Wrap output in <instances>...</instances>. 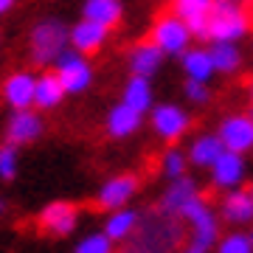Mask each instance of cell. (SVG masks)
Listing matches in <instances>:
<instances>
[{"label":"cell","mask_w":253,"mask_h":253,"mask_svg":"<svg viewBox=\"0 0 253 253\" xmlns=\"http://www.w3.org/2000/svg\"><path fill=\"white\" fill-rule=\"evenodd\" d=\"M186 242V225L180 217L155 208L141 217L135 234L121 242L118 253H177Z\"/></svg>","instance_id":"obj_1"},{"label":"cell","mask_w":253,"mask_h":253,"mask_svg":"<svg viewBox=\"0 0 253 253\" xmlns=\"http://www.w3.org/2000/svg\"><path fill=\"white\" fill-rule=\"evenodd\" d=\"M71 48V26L62 23L56 14H45L31 23L26 37V54L28 62L37 71L54 68V62Z\"/></svg>","instance_id":"obj_2"},{"label":"cell","mask_w":253,"mask_h":253,"mask_svg":"<svg viewBox=\"0 0 253 253\" xmlns=\"http://www.w3.org/2000/svg\"><path fill=\"white\" fill-rule=\"evenodd\" d=\"M180 219L186 225V253H211L222 234V219L217 214V206H211L203 194L194 197L189 206L180 211Z\"/></svg>","instance_id":"obj_3"},{"label":"cell","mask_w":253,"mask_h":253,"mask_svg":"<svg viewBox=\"0 0 253 253\" xmlns=\"http://www.w3.org/2000/svg\"><path fill=\"white\" fill-rule=\"evenodd\" d=\"M253 31V14L245 0H214L206 42H242Z\"/></svg>","instance_id":"obj_4"},{"label":"cell","mask_w":253,"mask_h":253,"mask_svg":"<svg viewBox=\"0 0 253 253\" xmlns=\"http://www.w3.org/2000/svg\"><path fill=\"white\" fill-rule=\"evenodd\" d=\"M146 116H149L152 135L163 144H180L191 132V124H194L189 107L177 104V101H155V107Z\"/></svg>","instance_id":"obj_5"},{"label":"cell","mask_w":253,"mask_h":253,"mask_svg":"<svg viewBox=\"0 0 253 253\" xmlns=\"http://www.w3.org/2000/svg\"><path fill=\"white\" fill-rule=\"evenodd\" d=\"M149 40H152L169 59H180V56L194 45L191 28L186 26L183 17H177L172 9L161 11V14L152 20V26H149Z\"/></svg>","instance_id":"obj_6"},{"label":"cell","mask_w":253,"mask_h":253,"mask_svg":"<svg viewBox=\"0 0 253 253\" xmlns=\"http://www.w3.org/2000/svg\"><path fill=\"white\" fill-rule=\"evenodd\" d=\"M54 73L59 76V82H62V87H65L68 96H82V93H87L93 87V82H96V68H93L90 56L79 54V51H73V48H68V51L54 62Z\"/></svg>","instance_id":"obj_7"},{"label":"cell","mask_w":253,"mask_h":253,"mask_svg":"<svg viewBox=\"0 0 253 253\" xmlns=\"http://www.w3.org/2000/svg\"><path fill=\"white\" fill-rule=\"evenodd\" d=\"M138 191H141V177L135 172H118L101 180V186L93 194V203L99 211H113V208L132 206Z\"/></svg>","instance_id":"obj_8"},{"label":"cell","mask_w":253,"mask_h":253,"mask_svg":"<svg viewBox=\"0 0 253 253\" xmlns=\"http://www.w3.org/2000/svg\"><path fill=\"white\" fill-rule=\"evenodd\" d=\"M82 222V211L76 203L71 200H51L40 208L37 214V225L40 231L48 236H56V239H65V236L76 234V228Z\"/></svg>","instance_id":"obj_9"},{"label":"cell","mask_w":253,"mask_h":253,"mask_svg":"<svg viewBox=\"0 0 253 253\" xmlns=\"http://www.w3.org/2000/svg\"><path fill=\"white\" fill-rule=\"evenodd\" d=\"M208 183H211L214 191H228L245 186L248 183V155L222 149V155L208 166Z\"/></svg>","instance_id":"obj_10"},{"label":"cell","mask_w":253,"mask_h":253,"mask_svg":"<svg viewBox=\"0 0 253 253\" xmlns=\"http://www.w3.org/2000/svg\"><path fill=\"white\" fill-rule=\"evenodd\" d=\"M217 135L225 149L239 155L253 152V113H228L219 118Z\"/></svg>","instance_id":"obj_11"},{"label":"cell","mask_w":253,"mask_h":253,"mask_svg":"<svg viewBox=\"0 0 253 253\" xmlns=\"http://www.w3.org/2000/svg\"><path fill=\"white\" fill-rule=\"evenodd\" d=\"M45 135V118L37 107L26 110H11L9 121H6V141L14 146H31Z\"/></svg>","instance_id":"obj_12"},{"label":"cell","mask_w":253,"mask_h":253,"mask_svg":"<svg viewBox=\"0 0 253 253\" xmlns=\"http://www.w3.org/2000/svg\"><path fill=\"white\" fill-rule=\"evenodd\" d=\"M217 214L228 228H251L253 225V197L248 186L219 191Z\"/></svg>","instance_id":"obj_13"},{"label":"cell","mask_w":253,"mask_h":253,"mask_svg":"<svg viewBox=\"0 0 253 253\" xmlns=\"http://www.w3.org/2000/svg\"><path fill=\"white\" fill-rule=\"evenodd\" d=\"M34 90H37V73L28 68L6 73V79L0 82V96L9 110H26L34 107Z\"/></svg>","instance_id":"obj_14"},{"label":"cell","mask_w":253,"mask_h":253,"mask_svg":"<svg viewBox=\"0 0 253 253\" xmlns=\"http://www.w3.org/2000/svg\"><path fill=\"white\" fill-rule=\"evenodd\" d=\"M166 59H169V56L146 37V40H141L135 45H129V51H126V71L132 73V76L155 79V76L163 71V62H166Z\"/></svg>","instance_id":"obj_15"},{"label":"cell","mask_w":253,"mask_h":253,"mask_svg":"<svg viewBox=\"0 0 253 253\" xmlns=\"http://www.w3.org/2000/svg\"><path fill=\"white\" fill-rule=\"evenodd\" d=\"M144 113H138V110H132L129 104H124V101L118 99L113 107L104 113V132H107V138H113V141H126V138H132L141 132V126H144Z\"/></svg>","instance_id":"obj_16"},{"label":"cell","mask_w":253,"mask_h":253,"mask_svg":"<svg viewBox=\"0 0 253 253\" xmlns=\"http://www.w3.org/2000/svg\"><path fill=\"white\" fill-rule=\"evenodd\" d=\"M110 34H113V28L101 26V23H93L87 17H79L71 26V48L79 51V54L93 56V54H99V51L107 48Z\"/></svg>","instance_id":"obj_17"},{"label":"cell","mask_w":253,"mask_h":253,"mask_svg":"<svg viewBox=\"0 0 253 253\" xmlns=\"http://www.w3.org/2000/svg\"><path fill=\"white\" fill-rule=\"evenodd\" d=\"M203 189H200V183L191 177V174H183L177 180H166V189L161 191V200H158V208L166 211V214H174V217H180V211L189 206L194 197H200Z\"/></svg>","instance_id":"obj_18"},{"label":"cell","mask_w":253,"mask_h":253,"mask_svg":"<svg viewBox=\"0 0 253 253\" xmlns=\"http://www.w3.org/2000/svg\"><path fill=\"white\" fill-rule=\"evenodd\" d=\"M68 99V93H65L62 82L59 76L54 73V68H42V71H37V90H34V107L40 113H54L59 110Z\"/></svg>","instance_id":"obj_19"},{"label":"cell","mask_w":253,"mask_h":253,"mask_svg":"<svg viewBox=\"0 0 253 253\" xmlns=\"http://www.w3.org/2000/svg\"><path fill=\"white\" fill-rule=\"evenodd\" d=\"M141 217H144V214H141L138 208H132V206L113 208V211H104V225H101V231H104L116 245H121L135 234Z\"/></svg>","instance_id":"obj_20"},{"label":"cell","mask_w":253,"mask_h":253,"mask_svg":"<svg viewBox=\"0 0 253 253\" xmlns=\"http://www.w3.org/2000/svg\"><path fill=\"white\" fill-rule=\"evenodd\" d=\"M214 0H172V11L186 20L194 40H206L208 31V14H211Z\"/></svg>","instance_id":"obj_21"},{"label":"cell","mask_w":253,"mask_h":253,"mask_svg":"<svg viewBox=\"0 0 253 253\" xmlns=\"http://www.w3.org/2000/svg\"><path fill=\"white\" fill-rule=\"evenodd\" d=\"M222 149L225 146H222L217 132H197L186 146V155H189V163L194 169H206L208 172V166L222 155Z\"/></svg>","instance_id":"obj_22"},{"label":"cell","mask_w":253,"mask_h":253,"mask_svg":"<svg viewBox=\"0 0 253 253\" xmlns=\"http://www.w3.org/2000/svg\"><path fill=\"white\" fill-rule=\"evenodd\" d=\"M180 68H183V76H186V79H194V82H211L217 76L211 51H208L206 45H191L189 51L180 56Z\"/></svg>","instance_id":"obj_23"},{"label":"cell","mask_w":253,"mask_h":253,"mask_svg":"<svg viewBox=\"0 0 253 253\" xmlns=\"http://www.w3.org/2000/svg\"><path fill=\"white\" fill-rule=\"evenodd\" d=\"M121 101L146 116V113L155 107L152 79H146V76H132V73H129V76H126V82H124V87H121Z\"/></svg>","instance_id":"obj_24"},{"label":"cell","mask_w":253,"mask_h":253,"mask_svg":"<svg viewBox=\"0 0 253 253\" xmlns=\"http://www.w3.org/2000/svg\"><path fill=\"white\" fill-rule=\"evenodd\" d=\"M79 14L107 28H118L124 23V3L121 0H82Z\"/></svg>","instance_id":"obj_25"},{"label":"cell","mask_w":253,"mask_h":253,"mask_svg":"<svg viewBox=\"0 0 253 253\" xmlns=\"http://www.w3.org/2000/svg\"><path fill=\"white\" fill-rule=\"evenodd\" d=\"M208 51H211V59L219 76H236L245 68L242 42H211Z\"/></svg>","instance_id":"obj_26"},{"label":"cell","mask_w":253,"mask_h":253,"mask_svg":"<svg viewBox=\"0 0 253 253\" xmlns=\"http://www.w3.org/2000/svg\"><path fill=\"white\" fill-rule=\"evenodd\" d=\"M191 163L186 149H180L177 144H166V149L161 152V174L163 180H177L183 174H189Z\"/></svg>","instance_id":"obj_27"},{"label":"cell","mask_w":253,"mask_h":253,"mask_svg":"<svg viewBox=\"0 0 253 253\" xmlns=\"http://www.w3.org/2000/svg\"><path fill=\"white\" fill-rule=\"evenodd\" d=\"M211 253H253V236L248 228H231L219 234L217 245Z\"/></svg>","instance_id":"obj_28"},{"label":"cell","mask_w":253,"mask_h":253,"mask_svg":"<svg viewBox=\"0 0 253 253\" xmlns=\"http://www.w3.org/2000/svg\"><path fill=\"white\" fill-rule=\"evenodd\" d=\"M73 253H118V245L99 228V231L79 236L76 245H73Z\"/></svg>","instance_id":"obj_29"},{"label":"cell","mask_w":253,"mask_h":253,"mask_svg":"<svg viewBox=\"0 0 253 253\" xmlns=\"http://www.w3.org/2000/svg\"><path fill=\"white\" fill-rule=\"evenodd\" d=\"M20 174V146L3 141L0 144V183H14Z\"/></svg>","instance_id":"obj_30"},{"label":"cell","mask_w":253,"mask_h":253,"mask_svg":"<svg viewBox=\"0 0 253 253\" xmlns=\"http://www.w3.org/2000/svg\"><path fill=\"white\" fill-rule=\"evenodd\" d=\"M183 99L191 107H206V104H211V82L186 79V84H183Z\"/></svg>","instance_id":"obj_31"},{"label":"cell","mask_w":253,"mask_h":253,"mask_svg":"<svg viewBox=\"0 0 253 253\" xmlns=\"http://www.w3.org/2000/svg\"><path fill=\"white\" fill-rule=\"evenodd\" d=\"M17 3H20V0H0V17H6L9 11H14Z\"/></svg>","instance_id":"obj_32"},{"label":"cell","mask_w":253,"mask_h":253,"mask_svg":"<svg viewBox=\"0 0 253 253\" xmlns=\"http://www.w3.org/2000/svg\"><path fill=\"white\" fill-rule=\"evenodd\" d=\"M6 214H9V200H6L3 194H0V219L6 217Z\"/></svg>","instance_id":"obj_33"},{"label":"cell","mask_w":253,"mask_h":253,"mask_svg":"<svg viewBox=\"0 0 253 253\" xmlns=\"http://www.w3.org/2000/svg\"><path fill=\"white\" fill-rule=\"evenodd\" d=\"M248 96H251V101H253V73H251V79H248Z\"/></svg>","instance_id":"obj_34"},{"label":"cell","mask_w":253,"mask_h":253,"mask_svg":"<svg viewBox=\"0 0 253 253\" xmlns=\"http://www.w3.org/2000/svg\"><path fill=\"white\" fill-rule=\"evenodd\" d=\"M248 191H251V197H253V180H251V183H248Z\"/></svg>","instance_id":"obj_35"},{"label":"cell","mask_w":253,"mask_h":253,"mask_svg":"<svg viewBox=\"0 0 253 253\" xmlns=\"http://www.w3.org/2000/svg\"><path fill=\"white\" fill-rule=\"evenodd\" d=\"M248 9H251V14H253V0H248Z\"/></svg>","instance_id":"obj_36"},{"label":"cell","mask_w":253,"mask_h":253,"mask_svg":"<svg viewBox=\"0 0 253 253\" xmlns=\"http://www.w3.org/2000/svg\"><path fill=\"white\" fill-rule=\"evenodd\" d=\"M251 48H253V31H251Z\"/></svg>","instance_id":"obj_37"},{"label":"cell","mask_w":253,"mask_h":253,"mask_svg":"<svg viewBox=\"0 0 253 253\" xmlns=\"http://www.w3.org/2000/svg\"><path fill=\"white\" fill-rule=\"evenodd\" d=\"M248 231H251V236H253V225H251V228H248Z\"/></svg>","instance_id":"obj_38"},{"label":"cell","mask_w":253,"mask_h":253,"mask_svg":"<svg viewBox=\"0 0 253 253\" xmlns=\"http://www.w3.org/2000/svg\"><path fill=\"white\" fill-rule=\"evenodd\" d=\"M177 253H186V251H183V248H180V251H177Z\"/></svg>","instance_id":"obj_39"},{"label":"cell","mask_w":253,"mask_h":253,"mask_svg":"<svg viewBox=\"0 0 253 253\" xmlns=\"http://www.w3.org/2000/svg\"><path fill=\"white\" fill-rule=\"evenodd\" d=\"M0 42H3V34H0Z\"/></svg>","instance_id":"obj_40"},{"label":"cell","mask_w":253,"mask_h":253,"mask_svg":"<svg viewBox=\"0 0 253 253\" xmlns=\"http://www.w3.org/2000/svg\"><path fill=\"white\" fill-rule=\"evenodd\" d=\"M169 3H172V0H169Z\"/></svg>","instance_id":"obj_41"}]
</instances>
